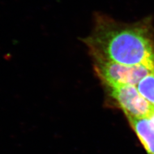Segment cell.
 <instances>
[{"label":"cell","mask_w":154,"mask_h":154,"mask_svg":"<svg viewBox=\"0 0 154 154\" xmlns=\"http://www.w3.org/2000/svg\"><path fill=\"white\" fill-rule=\"evenodd\" d=\"M82 41L94 61L143 65L154 70V28L150 17L125 23L98 14L92 33Z\"/></svg>","instance_id":"cell-1"},{"label":"cell","mask_w":154,"mask_h":154,"mask_svg":"<svg viewBox=\"0 0 154 154\" xmlns=\"http://www.w3.org/2000/svg\"><path fill=\"white\" fill-rule=\"evenodd\" d=\"M95 72L107 87L114 85H136L153 71L143 65L130 66L105 60L94 61Z\"/></svg>","instance_id":"cell-2"},{"label":"cell","mask_w":154,"mask_h":154,"mask_svg":"<svg viewBox=\"0 0 154 154\" xmlns=\"http://www.w3.org/2000/svg\"><path fill=\"white\" fill-rule=\"evenodd\" d=\"M110 94L127 116L148 117L153 106L139 93L136 87L131 85L109 86Z\"/></svg>","instance_id":"cell-3"},{"label":"cell","mask_w":154,"mask_h":154,"mask_svg":"<svg viewBox=\"0 0 154 154\" xmlns=\"http://www.w3.org/2000/svg\"><path fill=\"white\" fill-rule=\"evenodd\" d=\"M127 118L147 154H154V124L148 117Z\"/></svg>","instance_id":"cell-4"},{"label":"cell","mask_w":154,"mask_h":154,"mask_svg":"<svg viewBox=\"0 0 154 154\" xmlns=\"http://www.w3.org/2000/svg\"><path fill=\"white\" fill-rule=\"evenodd\" d=\"M136 87L143 97L154 107V71L144 76Z\"/></svg>","instance_id":"cell-5"},{"label":"cell","mask_w":154,"mask_h":154,"mask_svg":"<svg viewBox=\"0 0 154 154\" xmlns=\"http://www.w3.org/2000/svg\"><path fill=\"white\" fill-rule=\"evenodd\" d=\"M148 118L150 119L152 121V122L154 124V107H152L151 112H150V114H149Z\"/></svg>","instance_id":"cell-6"}]
</instances>
